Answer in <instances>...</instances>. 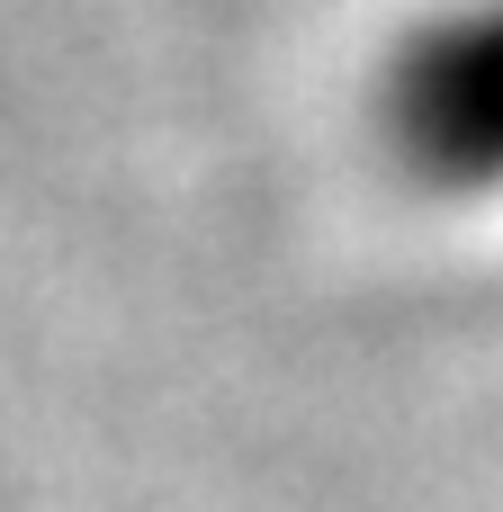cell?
<instances>
[{
  "instance_id": "obj_1",
  "label": "cell",
  "mask_w": 503,
  "mask_h": 512,
  "mask_svg": "<svg viewBox=\"0 0 503 512\" xmlns=\"http://www.w3.org/2000/svg\"><path fill=\"white\" fill-rule=\"evenodd\" d=\"M378 144L432 198H503V0H441L378 63Z\"/></svg>"
}]
</instances>
